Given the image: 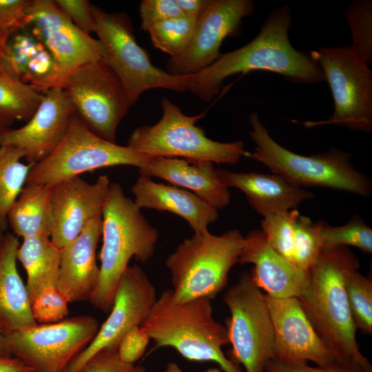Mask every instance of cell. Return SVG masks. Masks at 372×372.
<instances>
[{
    "instance_id": "cell-26",
    "label": "cell",
    "mask_w": 372,
    "mask_h": 372,
    "mask_svg": "<svg viewBox=\"0 0 372 372\" xmlns=\"http://www.w3.org/2000/svg\"><path fill=\"white\" fill-rule=\"evenodd\" d=\"M19 245L18 237L10 233L0 244V335L3 337L37 323L17 267Z\"/></svg>"
},
{
    "instance_id": "cell-7",
    "label": "cell",
    "mask_w": 372,
    "mask_h": 372,
    "mask_svg": "<svg viewBox=\"0 0 372 372\" xmlns=\"http://www.w3.org/2000/svg\"><path fill=\"white\" fill-rule=\"evenodd\" d=\"M163 114L154 125L136 128L127 147L149 156L207 161L217 164H236L245 156L241 140L223 143L209 138L196 123L205 114L187 116L166 98H163Z\"/></svg>"
},
{
    "instance_id": "cell-1",
    "label": "cell",
    "mask_w": 372,
    "mask_h": 372,
    "mask_svg": "<svg viewBox=\"0 0 372 372\" xmlns=\"http://www.w3.org/2000/svg\"><path fill=\"white\" fill-rule=\"evenodd\" d=\"M291 21L289 5L273 9L250 42L220 54L210 65L190 74L189 90L201 100L209 101L219 93L227 78L255 70L271 72L294 83L324 81L321 69L310 54L291 45L289 38Z\"/></svg>"
},
{
    "instance_id": "cell-11",
    "label": "cell",
    "mask_w": 372,
    "mask_h": 372,
    "mask_svg": "<svg viewBox=\"0 0 372 372\" xmlns=\"http://www.w3.org/2000/svg\"><path fill=\"white\" fill-rule=\"evenodd\" d=\"M223 300L230 318L227 322L229 359L242 364L245 372H265L273 358V327L265 294L248 273L227 291Z\"/></svg>"
},
{
    "instance_id": "cell-42",
    "label": "cell",
    "mask_w": 372,
    "mask_h": 372,
    "mask_svg": "<svg viewBox=\"0 0 372 372\" xmlns=\"http://www.w3.org/2000/svg\"><path fill=\"white\" fill-rule=\"evenodd\" d=\"M32 0H0V42L17 27Z\"/></svg>"
},
{
    "instance_id": "cell-45",
    "label": "cell",
    "mask_w": 372,
    "mask_h": 372,
    "mask_svg": "<svg viewBox=\"0 0 372 372\" xmlns=\"http://www.w3.org/2000/svg\"><path fill=\"white\" fill-rule=\"evenodd\" d=\"M32 371L30 367L18 358L0 351V372Z\"/></svg>"
},
{
    "instance_id": "cell-9",
    "label": "cell",
    "mask_w": 372,
    "mask_h": 372,
    "mask_svg": "<svg viewBox=\"0 0 372 372\" xmlns=\"http://www.w3.org/2000/svg\"><path fill=\"white\" fill-rule=\"evenodd\" d=\"M329 83L334 111L326 121H306L307 127L322 125L372 131V71L351 45L321 47L310 52Z\"/></svg>"
},
{
    "instance_id": "cell-46",
    "label": "cell",
    "mask_w": 372,
    "mask_h": 372,
    "mask_svg": "<svg viewBox=\"0 0 372 372\" xmlns=\"http://www.w3.org/2000/svg\"><path fill=\"white\" fill-rule=\"evenodd\" d=\"M165 372H184L175 362L168 363ZM204 372H222L219 368H209Z\"/></svg>"
},
{
    "instance_id": "cell-29",
    "label": "cell",
    "mask_w": 372,
    "mask_h": 372,
    "mask_svg": "<svg viewBox=\"0 0 372 372\" xmlns=\"http://www.w3.org/2000/svg\"><path fill=\"white\" fill-rule=\"evenodd\" d=\"M43 98V93L0 69V128L16 121H28Z\"/></svg>"
},
{
    "instance_id": "cell-20",
    "label": "cell",
    "mask_w": 372,
    "mask_h": 372,
    "mask_svg": "<svg viewBox=\"0 0 372 372\" xmlns=\"http://www.w3.org/2000/svg\"><path fill=\"white\" fill-rule=\"evenodd\" d=\"M0 69L42 93L62 88L63 83L49 51L21 25L12 29L0 42Z\"/></svg>"
},
{
    "instance_id": "cell-49",
    "label": "cell",
    "mask_w": 372,
    "mask_h": 372,
    "mask_svg": "<svg viewBox=\"0 0 372 372\" xmlns=\"http://www.w3.org/2000/svg\"><path fill=\"white\" fill-rule=\"evenodd\" d=\"M3 130H3V129H1V128H0V132L3 131Z\"/></svg>"
},
{
    "instance_id": "cell-27",
    "label": "cell",
    "mask_w": 372,
    "mask_h": 372,
    "mask_svg": "<svg viewBox=\"0 0 372 372\" xmlns=\"http://www.w3.org/2000/svg\"><path fill=\"white\" fill-rule=\"evenodd\" d=\"M7 222L17 237L50 238L52 213L50 187L25 185L10 207Z\"/></svg>"
},
{
    "instance_id": "cell-17",
    "label": "cell",
    "mask_w": 372,
    "mask_h": 372,
    "mask_svg": "<svg viewBox=\"0 0 372 372\" xmlns=\"http://www.w3.org/2000/svg\"><path fill=\"white\" fill-rule=\"evenodd\" d=\"M273 327V358L289 364L318 366L335 363L297 298H275L265 294Z\"/></svg>"
},
{
    "instance_id": "cell-34",
    "label": "cell",
    "mask_w": 372,
    "mask_h": 372,
    "mask_svg": "<svg viewBox=\"0 0 372 372\" xmlns=\"http://www.w3.org/2000/svg\"><path fill=\"white\" fill-rule=\"evenodd\" d=\"M353 50L367 63H372V1L353 0L347 8Z\"/></svg>"
},
{
    "instance_id": "cell-6",
    "label": "cell",
    "mask_w": 372,
    "mask_h": 372,
    "mask_svg": "<svg viewBox=\"0 0 372 372\" xmlns=\"http://www.w3.org/2000/svg\"><path fill=\"white\" fill-rule=\"evenodd\" d=\"M243 242L237 229L219 236L209 231L194 233L185 238L165 261L174 301L215 298L227 286L229 271L238 262Z\"/></svg>"
},
{
    "instance_id": "cell-41",
    "label": "cell",
    "mask_w": 372,
    "mask_h": 372,
    "mask_svg": "<svg viewBox=\"0 0 372 372\" xmlns=\"http://www.w3.org/2000/svg\"><path fill=\"white\" fill-rule=\"evenodd\" d=\"M150 340L140 326L132 327L118 343V353L120 358L124 362L134 364L142 358Z\"/></svg>"
},
{
    "instance_id": "cell-23",
    "label": "cell",
    "mask_w": 372,
    "mask_h": 372,
    "mask_svg": "<svg viewBox=\"0 0 372 372\" xmlns=\"http://www.w3.org/2000/svg\"><path fill=\"white\" fill-rule=\"evenodd\" d=\"M138 171L140 175L160 178L183 187L217 209L230 203L229 189L210 161L151 156Z\"/></svg>"
},
{
    "instance_id": "cell-38",
    "label": "cell",
    "mask_w": 372,
    "mask_h": 372,
    "mask_svg": "<svg viewBox=\"0 0 372 372\" xmlns=\"http://www.w3.org/2000/svg\"><path fill=\"white\" fill-rule=\"evenodd\" d=\"M78 372H146V369L123 361L118 347H106L91 356Z\"/></svg>"
},
{
    "instance_id": "cell-35",
    "label": "cell",
    "mask_w": 372,
    "mask_h": 372,
    "mask_svg": "<svg viewBox=\"0 0 372 372\" xmlns=\"http://www.w3.org/2000/svg\"><path fill=\"white\" fill-rule=\"evenodd\" d=\"M300 216L298 209L269 214L261 221V230L269 245L293 265V227Z\"/></svg>"
},
{
    "instance_id": "cell-10",
    "label": "cell",
    "mask_w": 372,
    "mask_h": 372,
    "mask_svg": "<svg viewBox=\"0 0 372 372\" xmlns=\"http://www.w3.org/2000/svg\"><path fill=\"white\" fill-rule=\"evenodd\" d=\"M151 156L116 145L92 132L74 114L59 145L31 167L26 185L46 187L103 167H143Z\"/></svg>"
},
{
    "instance_id": "cell-5",
    "label": "cell",
    "mask_w": 372,
    "mask_h": 372,
    "mask_svg": "<svg viewBox=\"0 0 372 372\" xmlns=\"http://www.w3.org/2000/svg\"><path fill=\"white\" fill-rule=\"evenodd\" d=\"M249 136L256 145L245 156L257 161L296 186L322 187L369 197L371 181L351 163V155L337 148L302 156L278 144L256 112L249 115Z\"/></svg>"
},
{
    "instance_id": "cell-8",
    "label": "cell",
    "mask_w": 372,
    "mask_h": 372,
    "mask_svg": "<svg viewBox=\"0 0 372 372\" xmlns=\"http://www.w3.org/2000/svg\"><path fill=\"white\" fill-rule=\"evenodd\" d=\"M92 10L94 32L103 47L102 60L118 76L132 104L149 89L189 90L190 75L174 76L154 66L124 14L107 13L94 6Z\"/></svg>"
},
{
    "instance_id": "cell-16",
    "label": "cell",
    "mask_w": 372,
    "mask_h": 372,
    "mask_svg": "<svg viewBox=\"0 0 372 372\" xmlns=\"http://www.w3.org/2000/svg\"><path fill=\"white\" fill-rule=\"evenodd\" d=\"M156 300L155 287L145 272L137 265H129L116 285L107 320L99 327L92 341L69 363L63 372H78L101 349L118 347L121 339L129 330L143 323Z\"/></svg>"
},
{
    "instance_id": "cell-32",
    "label": "cell",
    "mask_w": 372,
    "mask_h": 372,
    "mask_svg": "<svg viewBox=\"0 0 372 372\" xmlns=\"http://www.w3.org/2000/svg\"><path fill=\"white\" fill-rule=\"evenodd\" d=\"M322 247L353 246L372 253V229L359 216H353L342 226H331L324 221L315 223Z\"/></svg>"
},
{
    "instance_id": "cell-48",
    "label": "cell",
    "mask_w": 372,
    "mask_h": 372,
    "mask_svg": "<svg viewBox=\"0 0 372 372\" xmlns=\"http://www.w3.org/2000/svg\"><path fill=\"white\" fill-rule=\"evenodd\" d=\"M4 231L5 230L0 225V244L5 236Z\"/></svg>"
},
{
    "instance_id": "cell-3",
    "label": "cell",
    "mask_w": 372,
    "mask_h": 372,
    "mask_svg": "<svg viewBox=\"0 0 372 372\" xmlns=\"http://www.w3.org/2000/svg\"><path fill=\"white\" fill-rule=\"evenodd\" d=\"M140 327L154 349L172 347L190 361L214 362L223 372H245L222 350L229 344L227 329L214 318L209 298L177 303L171 289L163 291Z\"/></svg>"
},
{
    "instance_id": "cell-33",
    "label": "cell",
    "mask_w": 372,
    "mask_h": 372,
    "mask_svg": "<svg viewBox=\"0 0 372 372\" xmlns=\"http://www.w3.org/2000/svg\"><path fill=\"white\" fill-rule=\"evenodd\" d=\"M196 19L183 15L158 23L148 31L152 44L170 56L178 54L189 43Z\"/></svg>"
},
{
    "instance_id": "cell-24",
    "label": "cell",
    "mask_w": 372,
    "mask_h": 372,
    "mask_svg": "<svg viewBox=\"0 0 372 372\" xmlns=\"http://www.w3.org/2000/svg\"><path fill=\"white\" fill-rule=\"evenodd\" d=\"M216 172L225 186L241 190L252 208L263 217L293 209L313 197L311 192L276 174L234 172L223 169Z\"/></svg>"
},
{
    "instance_id": "cell-28",
    "label": "cell",
    "mask_w": 372,
    "mask_h": 372,
    "mask_svg": "<svg viewBox=\"0 0 372 372\" xmlns=\"http://www.w3.org/2000/svg\"><path fill=\"white\" fill-rule=\"evenodd\" d=\"M17 256L26 271L25 286L30 304L46 289L56 287L61 249L52 242L50 238L34 236L23 238Z\"/></svg>"
},
{
    "instance_id": "cell-13",
    "label": "cell",
    "mask_w": 372,
    "mask_h": 372,
    "mask_svg": "<svg viewBox=\"0 0 372 372\" xmlns=\"http://www.w3.org/2000/svg\"><path fill=\"white\" fill-rule=\"evenodd\" d=\"M62 89L82 123L116 143L117 127L132 104L112 69L102 59L81 65L67 76Z\"/></svg>"
},
{
    "instance_id": "cell-39",
    "label": "cell",
    "mask_w": 372,
    "mask_h": 372,
    "mask_svg": "<svg viewBox=\"0 0 372 372\" xmlns=\"http://www.w3.org/2000/svg\"><path fill=\"white\" fill-rule=\"evenodd\" d=\"M139 12L141 28L147 32L158 23L183 15L176 0H143Z\"/></svg>"
},
{
    "instance_id": "cell-36",
    "label": "cell",
    "mask_w": 372,
    "mask_h": 372,
    "mask_svg": "<svg viewBox=\"0 0 372 372\" xmlns=\"http://www.w3.org/2000/svg\"><path fill=\"white\" fill-rule=\"evenodd\" d=\"M293 235V265L307 272L322 249L315 223L309 217L300 215L294 224Z\"/></svg>"
},
{
    "instance_id": "cell-44",
    "label": "cell",
    "mask_w": 372,
    "mask_h": 372,
    "mask_svg": "<svg viewBox=\"0 0 372 372\" xmlns=\"http://www.w3.org/2000/svg\"><path fill=\"white\" fill-rule=\"evenodd\" d=\"M211 0H176L183 15L198 18L209 6Z\"/></svg>"
},
{
    "instance_id": "cell-47",
    "label": "cell",
    "mask_w": 372,
    "mask_h": 372,
    "mask_svg": "<svg viewBox=\"0 0 372 372\" xmlns=\"http://www.w3.org/2000/svg\"><path fill=\"white\" fill-rule=\"evenodd\" d=\"M0 351L5 353L9 354L6 350L4 337L1 335H0Z\"/></svg>"
},
{
    "instance_id": "cell-30",
    "label": "cell",
    "mask_w": 372,
    "mask_h": 372,
    "mask_svg": "<svg viewBox=\"0 0 372 372\" xmlns=\"http://www.w3.org/2000/svg\"><path fill=\"white\" fill-rule=\"evenodd\" d=\"M22 149L12 145H0V225L6 230L7 216L12 204L26 185L32 165L24 164Z\"/></svg>"
},
{
    "instance_id": "cell-21",
    "label": "cell",
    "mask_w": 372,
    "mask_h": 372,
    "mask_svg": "<svg viewBox=\"0 0 372 372\" xmlns=\"http://www.w3.org/2000/svg\"><path fill=\"white\" fill-rule=\"evenodd\" d=\"M238 262L254 265L250 273L253 282L272 298H298L307 282L308 271L298 269L277 253L261 229L251 231L244 236Z\"/></svg>"
},
{
    "instance_id": "cell-14",
    "label": "cell",
    "mask_w": 372,
    "mask_h": 372,
    "mask_svg": "<svg viewBox=\"0 0 372 372\" xmlns=\"http://www.w3.org/2000/svg\"><path fill=\"white\" fill-rule=\"evenodd\" d=\"M255 11L252 0H211L197 18L193 34L184 50L169 56L167 72L174 76L195 74L213 63L227 37H236L245 17Z\"/></svg>"
},
{
    "instance_id": "cell-2",
    "label": "cell",
    "mask_w": 372,
    "mask_h": 372,
    "mask_svg": "<svg viewBox=\"0 0 372 372\" xmlns=\"http://www.w3.org/2000/svg\"><path fill=\"white\" fill-rule=\"evenodd\" d=\"M360 267L358 258L345 246L322 247L308 270L307 284L297 298L317 335L336 363L372 372L360 352L344 287L347 271Z\"/></svg>"
},
{
    "instance_id": "cell-25",
    "label": "cell",
    "mask_w": 372,
    "mask_h": 372,
    "mask_svg": "<svg viewBox=\"0 0 372 372\" xmlns=\"http://www.w3.org/2000/svg\"><path fill=\"white\" fill-rule=\"evenodd\" d=\"M131 191L139 209L169 211L184 218L195 234L208 230V226L218 218V209L193 192L172 185L153 181L140 175Z\"/></svg>"
},
{
    "instance_id": "cell-4",
    "label": "cell",
    "mask_w": 372,
    "mask_h": 372,
    "mask_svg": "<svg viewBox=\"0 0 372 372\" xmlns=\"http://www.w3.org/2000/svg\"><path fill=\"white\" fill-rule=\"evenodd\" d=\"M103 245L99 277L89 302L110 311L116 285L132 258L146 263L154 254L159 234L117 183H110L102 209Z\"/></svg>"
},
{
    "instance_id": "cell-18",
    "label": "cell",
    "mask_w": 372,
    "mask_h": 372,
    "mask_svg": "<svg viewBox=\"0 0 372 372\" xmlns=\"http://www.w3.org/2000/svg\"><path fill=\"white\" fill-rule=\"evenodd\" d=\"M74 114V109L62 88L49 90L43 93L42 101L26 124L0 132V145L22 149L28 164L34 165L59 145Z\"/></svg>"
},
{
    "instance_id": "cell-40",
    "label": "cell",
    "mask_w": 372,
    "mask_h": 372,
    "mask_svg": "<svg viewBox=\"0 0 372 372\" xmlns=\"http://www.w3.org/2000/svg\"><path fill=\"white\" fill-rule=\"evenodd\" d=\"M56 6L82 32L90 34L94 31L92 5L86 0H54Z\"/></svg>"
},
{
    "instance_id": "cell-12",
    "label": "cell",
    "mask_w": 372,
    "mask_h": 372,
    "mask_svg": "<svg viewBox=\"0 0 372 372\" xmlns=\"http://www.w3.org/2000/svg\"><path fill=\"white\" fill-rule=\"evenodd\" d=\"M99 325L91 316L36 324L4 336L7 352L33 372H63L96 336Z\"/></svg>"
},
{
    "instance_id": "cell-50",
    "label": "cell",
    "mask_w": 372,
    "mask_h": 372,
    "mask_svg": "<svg viewBox=\"0 0 372 372\" xmlns=\"http://www.w3.org/2000/svg\"></svg>"
},
{
    "instance_id": "cell-37",
    "label": "cell",
    "mask_w": 372,
    "mask_h": 372,
    "mask_svg": "<svg viewBox=\"0 0 372 372\" xmlns=\"http://www.w3.org/2000/svg\"><path fill=\"white\" fill-rule=\"evenodd\" d=\"M68 304L67 298L56 287H50L31 303L32 313L37 323L56 322L68 315Z\"/></svg>"
},
{
    "instance_id": "cell-22",
    "label": "cell",
    "mask_w": 372,
    "mask_h": 372,
    "mask_svg": "<svg viewBox=\"0 0 372 372\" xmlns=\"http://www.w3.org/2000/svg\"><path fill=\"white\" fill-rule=\"evenodd\" d=\"M102 234L101 214L89 221L79 236L61 249L57 289L69 303L89 301L97 285L96 249Z\"/></svg>"
},
{
    "instance_id": "cell-43",
    "label": "cell",
    "mask_w": 372,
    "mask_h": 372,
    "mask_svg": "<svg viewBox=\"0 0 372 372\" xmlns=\"http://www.w3.org/2000/svg\"><path fill=\"white\" fill-rule=\"evenodd\" d=\"M265 372H364L358 366H346L338 363L328 366H312L308 364H289L271 359Z\"/></svg>"
},
{
    "instance_id": "cell-15",
    "label": "cell",
    "mask_w": 372,
    "mask_h": 372,
    "mask_svg": "<svg viewBox=\"0 0 372 372\" xmlns=\"http://www.w3.org/2000/svg\"><path fill=\"white\" fill-rule=\"evenodd\" d=\"M19 25L43 43L54 59L63 83L77 67L103 58L100 41L75 26L54 1L32 0Z\"/></svg>"
},
{
    "instance_id": "cell-19",
    "label": "cell",
    "mask_w": 372,
    "mask_h": 372,
    "mask_svg": "<svg viewBox=\"0 0 372 372\" xmlns=\"http://www.w3.org/2000/svg\"><path fill=\"white\" fill-rule=\"evenodd\" d=\"M109 178L100 176L93 183L80 176L58 182L50 187L52 213V242L61 249L102 213L110 187Z\"/></svg>"
},
{
    "instance_id": "cell-31",
    "label": "cell",
    "mask_w": 372,
    "mask_h": 372,
    "mask_svg": "<svg viewBox=\"0 0 372 372\" xmlns=\"http://www.w3.org/2000/svg\"><path fill=\"white\" fill-rule=\"evenodd\" d=\"M344 287L356 329L372 334V281L351 269L344 276Z\"/></svg>"
}]
</instances>
